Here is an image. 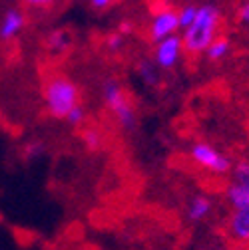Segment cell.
<instances>
[{"mask_svg": "<svg viewBox=\"0 0 249 250\" xmlns=\"http://www.w3.org/2000/svg\"><path fill=\"white\" fill-rule=\"evenodd\" d=\"M220 26H222V12L213 4H203L198 6L196 20L181 30V42H183V52L190 56H199L205 54L207 46L220 36Z\"/></svg>", "mask_w": 249, "mask_h": 250, "instance_id": "6da1fadb", "label": "cell"}, {"mask_svg": "<svg viewBox=\"0 0 249 250\" xmlns=\"http://www.w3.org/2000/svg\"><path fill=\"white\" fill-rule=\"evenodd\" d=\"M42 96L48 115L56 119H64L72 107L82 104L80 87L74 83V80H70L64 74H52L50 78H46Z\"/></svg>", "mask_w": 249, "mask_h": 250, "instance_id": "7a4b0ae2", "label": "cell"}, {"mask_svg": "<svg viewBox=\"0 0 249 250\" xmlns=\"http://www.w3.org/2000/svg\"><path fill=\"white\" fill-rule=\"evenodd\" d=\"M102 98H104L106 107L114 115V119L120 123V127L126 131H134L138 125L136 109L128 98V93L124 91L122 83L116 78H108L102 83Z\"/></svg>", "mask_w": 249, "mask_h": 250, "instance_id": "3957f363", "label": "cell"}, {"mask_svg": "<svg viewBox=\"0 0 249 250\" xmlns=\"http://www.w3.org/2000/svg\"><path fill=\"white\" fill-rule=\"evenodd\" d=\"M190 157L192 161L201 167L203 171H209L217 177H224V175H229L231 173V159L227 157L225 153H222L220 149H215L211 143H205V141H198L192 145L190 149Z\"/></svg>", "mask_w": 249, "mask_h": 250, "instance_id": "277c9868", "label": "cell"}, {"mask_svg": "<svg viewBox=\"0 0 249 250\" xmlns=\"http://www.w3.org/2000/svg\"><path fill=\"white\" fill-rule=\"evenodd\" d=\"M179 32V20H177V12L170 6L160 8L153 12V18L149 22V30H148V36L149 40L155 44L168 36H174Z\"/></svg>", "mask_w": 249, "mask_h": 250, "instance_id": "5b68a950", "label": "cell"}, {"mask_svg": "<svg viewBox=\"0 0 249 250\" xmlns=\"http://www.w3.org/2000/svg\"><path fill=\"white\" fill-rule=\"evenodd\" d=\"M183 54V42L181 36L174 34L168 36L160 42H155V50H153V62L160 70H172L179 64Z\"/></svg>", "mask_w": 249, "mask_h": 250, "instance_id": "8992f818", "label": "cell"}, {"mask_svg": "<svg viewBox=\"0 0 249 250\" xmlns=\"http://www.w3.org/2000/svg\"><path fill=\"white\" fill-rule=\"evenodd\" d=\"M225 232L231 242L239 246H249V207L231 208L225 221Z\"/></svg>", "mask_w": 249, "mask_h": 250, "instance_id": "52a82bcc", "label": "cell"}, {"mask_svg": "<svg viewBox=\"0 0 249 250\" xmlns=\"http://www.w3.org/2000/svg\"><path fill=\"white\" fill-rule=\"evenodd\" d=\"M213 212V201L207 195H196L190 199L188 207H185V218L192 225H199Z\"/></svg>", "mask_w": 249, "mask_h": 250, "instance_id": "ba28073f", "label": "cell"}, {"mask_svg": "<svg viewBox=\"0 0 249 250\" xmlns=\"http://www.w3.org/2000/svg\"><path fill=\"white\" fill-rule=\"evenodd\" d=\"M24 24H26V18H24V14H22L20 10H16V8L8 10V12L4 14L2 22H0V40L8 42V40L16 38V36L22 32Z\"/></svg>", "mask_w": 249, "mask_h": 250, "instance_id": "9c48e42d", "label": "cell"}, {"mask_svg": "<svg viewBox=\"0 0 249 250\" xmlns=\"http://www.w3.org/2000/svg\"><path fill=\"white\" fill-rule=\"evenodd\" d=\"M225 201H227V205H229L231 208L249 207V185L231 181V183L225 187Z\"/></svg>", "mask_w": 249, "mask_h": 250, "instance_id": "30bf717a", "label": "cell"}, {"mask_svg": "<svg viewBox=\"0 0 249 250\" xmlns=\"http://www.w3.org/2000/svg\"><path fill=\"white\" fill-rule=\"evenodd\" d=\"M80 139L84 143V147L88 151H100L106 143V137H104V131L100 127H92V125H84L80 129Z\"/></svg>", "mask_w": 249, "mask_h": 250, "instance_id": "8fae6325", "label": "cell"}, {"mask_svg": "<svg viewBox=\"0 0 249 250\" xmlns=\"http://www.w3.org/2000/svg\"><path fill=\"white\" fill-rule=\"evenodd\" d=\"M46 46L54 54H64L72 46V36H70V32H66V30H54V32H50V36L46 38Z\"/></svg>", "mask_w": 249, "mask_h": 250, "instance_id": "7c38bea8", "label": "cell"}, {"mask_svg": "<svg viewBox=\"0 0 249 250\" xmlns=\"http://www.w3.org/2000/svg\"><path fill=\"white\" fill-rule=\"evenodd\" d=\"M138 76L149 87H155L160 83V68L155 66V62H151V60H142L138 64Z\"/></svg>", "mask_w": 249, "mask_h": 250, "instance_id": "4fadbf2b", "label": "cell"}, {"mask_svg": "<svg viewBox=\"0 0 249 250\" xmlns=\"http://www.w3.org/2000/svg\"><path fill=\"white\" fill-rule=\"evenodd\" d=\"M229 50H231V42H229V38H225V36H217V38L207 46L205 56H207L211 62H220V60H224V58L229 54Z\"/></svg>", "mask_w": 249, "mask_h": 250, "instance_id": "5bb4252c", "label": "cell"}, {"mask_svg": "<svg viewBox=\"0 0 249 250\" xmlns=\"http://www.w3.org/2000/svg\"><path fill=\"white\" fill-rule=\"evenodd\" d=\"M86 117H88V111L82 104H78L76 107H72L68 111V115L64 117L68 121V125H72V127H84V123H86Z\"/></svg>", "mask_w": 249, "mask_h": 250, "instance_id": "9a60e30c", "label": "cell"}, {"mask_svg": "<svg viewBox=\"0 0 249 250\" xmlns=\"http://www.w3.org/2000/svg\"><path fill=\"white\" fill-rule=\"evenodd\" d=\"M196 14H198V6L194 4H185L177 10V20H179V30H185L194 20H196Z\"/></svg>", "mask_w": 249, "mask_h": 250, "instance_id": "2e32d148", "label": "cell"}, {"mask_svg": "<svg viewBox=\"0 0 249 250\" xmlns=\"http://www.w3.org/2000/svg\"><path fill=\"white\" fill-rule=\"evenodd\" d=\"M231 181L249 185V161L247 159H243V161H239L237 165L231 167Z\"/></svg>", "mask_w": 249, "mask_h": 250, "instance_id": "e0dca14e", "label": "cell"}, {"mask_svg": "<svg viewBox=\"0 0 249 250\" xmlns=\"http://www.w3.org/2000/svg\"><path fill=\"white\" fill-rule=\"evenodd\" d=\"M44 143L42 141H30L26 147H24V159L26 161H36L44 155Z\"/></svg>", "mask_w": 249, "mask_h": 250, "instance_id": "ac0fdd59", "label": "cell"}, {"mask_svg": "<svg viewBox=\"0 0 249 250\" xmlns=\"http://www.w3.org/2000/svg\"><path fill=\"white\" fill-rule=\"evenodd\" d=\"M124 34H120V32H112L108 38H106V48H108V52H112V54H116V52H120L122 48H124Z\"/></svg>", "mask_w": 249, "mask_h": 250, "instance_id": "d6986e66", "label": "cell"}, {"mask_svg": "<svg viewBox=\"0 0 249 250\" xmlns=\"http://www.w3.org/2000/svg\"><path fill=\"white\" fill-rule=\"evenodd\" d=\"M237 18H239V22L249 24V0H245V2L237 8Z\"/></svg>", "mask_w": 249, "mask_h": 250, "instance_id": "ffe728a7", "label": "cell"}, {"mask_svg": "<svg viewBox=\"0 0 249 250\" xmlns=\"http://www.w3.org/2000/svg\"><path fill=\"white\" fill-rule=\"evenodd\" d=\"M90 2L96 10H106V8H110L114 4V0H90Z\"/></svg>", "mask_w": 249, "mask_h": 250, "instance_id": "44dd1931", "label": "cell"}, {"mask_svg": "<svg viewBox=\"0 0 249 250\" xmlns=\"http://www.w3.org/2000/svg\"><path fill=\"white\" fill-rule=\"evenodd\" d=\"M24 2L30 6H36V8H46V6L54 4V0H24Z\"/></svg>", "mask_w": 249, "mask_h": 250, "instance_id": "7402d4cb", "label": "cell"}, {"mask_svg": "<svg viewBox=\"0 0 249 250\" xmlns=\"http://www.w3.org/2000/svg\"><path fill=\"white\" fill-rule=\"evenodd\" d=\"M132 28H134V26H132L130 22H124V24H120V30H118V32L126 36V34H130V32H132Z\"/></svg>", "mask_w": 249, "mask_h": 250, "instance_id": "603a6c76", "label": "cell"}, {"mask_svg": "<svg viewBox=\"0 0 249 250\" xmlns=\"http://www.w3.org/2000/svg\"><path fill=\"white\" fill-rule=\"evenodd\" d=\"M247 248H249V246H247Z\"/></svg>", "mask_w": 249, "mask_h": 250, "instance_id": "cb8c5ba5", "label": "cell"}]
</instances>
